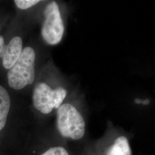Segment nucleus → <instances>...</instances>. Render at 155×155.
Instances as JSON below:
<instances>
[{
	"label": "nucleus",
	"instance_id": "1",
	"mask_svg": "<svg viewBox=\"0 0 155 155\" xmlns=\"http://www.w3.org/2000/svg\"><path fill=\"white\" fill-rule=\"evenodd\" d=\"M56 126L59 133L64 138L79 140L86 132L83 116L72 104H62L56 113Z\"/></svg>",
	"mask_w": 155,
	"mask_h": 155
},
{
	"label": "nucleus",
	"instance_id": "2",
	"mask_svg": "<svg viewBox=\"0 0 155 155\" xmlns=\"http://www.w3.org/2000/svg\"><path fill=\"white\" fill-rule=\"evenodd\" d=\"M36 54L32 47H25L14 66L8 72L9 86L15 90H21L32 84L35 78Z\"/></svg>",
	"mask_w": 155,
	"mask_h": 155
},
{
	"label": "nucleus",
	"instance_id": "3",
	"mask_svg": "<svg viewBox=\"0 0 155 155\" xmlns=\"http://www.w3.org/2000/svg\"><path fill=\"white\" fill-rule=\"evenodd\" d=\"M67 94L66 90L62 87L52 89L46 83H39L33 90V106L41 113L49 114L54 109H58L62 105Z\"/></svg>",
	"mask_w": 155,
	"mask_h": 155
},
{
	"label": "nucleus",
	"instance_id": "4",
	"mask_svg": "<svg viewBox=\"0 0 155 155\" xmlns=\"http://www.w3.org/2000/svg\"><path fill=\"white\" fill-rule=\"evenodd\" d=\"M44 16L41 36L48 45H58L61 41L65 28L59 6L56 2H51L45 6Z\"/></svg>",
	"mask_w": 155,
	"mask_h": 155
},
{
	"label": "nucleus",
	"instance_id": "5",
	"mask_svg": "<svg viewBox=\"0 0 155 155\" xmlns=\"http://www.w3.org/2000/svg\"><path fill=\"white\" fill-rule=\"evenodd\" d=\"M22 40L19 36L13 38L9 44L5 45L2 56V64L6 69H11L21 55Z\"/></svg>",
	"mask_w": 155,
	"mask_h": 155
},
{
	"label": "nucleus",
	"instance_id": "6",
	"mask_svg": "<svg viewBox=\"0 0 155 155\" xmlns=\"http://www.w3.org/2000/svg\"><path fill=\"white\" fill-rule=\"evenodd\" d=\"M106 155H132L128 139L124 136L117 137L107 148Z\"/></svg>",
	"mask_w": 155,
	"mask_h": 155
},
{
	"label": "nucleus",
	"instance_id": "7",
	"mask_svg": "<svg viewBox=\"0 0 155 155\" xmlns=\"http://www.w3.org/2000/svg\"><path fill=\"white\" fill-rule=\"evenodd\" d=\"M10 107L11 99L9 93L0 85V131L5 127Z\"/></svg>",
	"mask_w": 155,
	"mask_h": 155
},
{
	"label": "nucleus",
	"instance_id": "8",
	"mask_svg": "<svg viewBox=\"0 0 155 155\" xmlns=\"http://www.w3.org/2000/svg\"><path fill=\"white\" fill-rule=\"evenodd\" d=\"M41 155H70L66 148L61 146L51 147Z\"/></svg>",
	"mask_w": 155,
	"mask_h": 155
},
{
	"label": "nucleus",
	"instance_id": "9",
	"mask_svg": "<svg viewBox=\"0 0 155 155\" xmlns=\"http://www.w3.org/2000/svg\"><path fill=\"white\" fill-rule=\"evenodd\" d=\"M15 3L17 7L20 9L25 10L36 5L40 1L38 0H15Z\"/></svg>",
	"mask_w": 155,
	"mask_h": 155
},
{
	"label": "nucleus",
	"instance_id": "10",
	"mask_svg": "<svg viewBox=\"0 0 155 155\" xmlns=\"http://www.w3.org/2000/svg\"><path fill=\"white\" fill-rule=\"evenodd\" d=\"M5 45L4 38L2 36H0V58H2Z\"/></svg>",
	"mask_w": 155,
	"mask_h": 155
},
{
	"label": "nucleus",
	"instance_id": "11",
	"mask_svg": "<svg viewBox=\"0 0 155 155\" xmlns=\"http://www.w3.org/2000/svg\"><path fill=\"white\" fill-rule=\"evenodd\" d=\"M150 103V100H145L144 101H142V104H143V105H148Z\"/></svg>",
	"mask_w": 155,
	"mask_h": 155
},
{
	"label": "nucleus",
	"instance_id": "12",
	"mask_svg": "<svg viewBox=\"0 0 155 155\" xmlns=\"http://www.w3.org/2000/svg\"><path fill=\"white\" fill-rule=\"evenodd\" d=\"M142 100H140V99H136V100H135V102L136 103V104H142Z\"/></svg>",
	"mask_w": 155,
	"mask_h": 155
}]
</instances>
